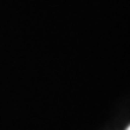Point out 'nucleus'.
I'll list each match as a JSON object with an SVG mask.
<instances>
[{
    "label": "nucleus",
    "mask_w": 130,
    "mask_h": 130,
    "mask_svg": "<svg viewBox=\"0 0 130 130\" xmlns=\"http://www.w3.org/2000/svg\"><path fill=\"white\" fill-rule=\"evenodd\" d=\"M126 130H130V125H129V126H128V128H126Z\"/></svg>",
    "instance_id": "f257e3e1"
}]
</instances>
